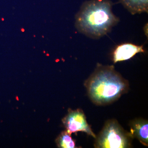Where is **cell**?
I'll return each mask as SVG.
<instances>
[{
    "mask_svg": "<svg viewBox=\"0 0 148 148\" xmlns=\"http://www.w3.org/2000/svg\"><path fill=\"white\" fill-rule=\"evenodd\" d=\"M90 101L99 106L112 104L128 91L129 84L113 66L98 64L84 83Z\"/></svg>",
    "mask_w": 148,
    "mask_h": 148,
    "instance_id": "6da1fadb",
    "label": "cell"
},
{
    "mask_svg": "<svg viewBox=\"0 0 148 148\" xmlns=\"http://www.w3.org/2000/svg\"><path fill=\"white\" fill-rule=\"evenodd\" d=\"M109 0H90L84 3L75 16L79 32L90 38H100L110 32L119 21Z\"/></svg>",
    "mask_w": 148,
    "mask_h": 148,
    "instance_id": "7a4b0ae2",
    "label": "cell"
},
{
    "mask_svg": "<svg viewBox=\"0 0 148 148\" xmlns=\"http://www.w3.org/2000/svg\"><path fill=\"white\" fill-rule=\"evenodd\" d=\"M95 139V148H126L131 147L133 137L117 121L111 119L106 122Z\"/></svg>",
    "mask_w": 148,
    "mask_h": 148,
    "instance_id": "3957f363",
    "label": "cell"
},
{
    "mask_svg": "<svg viewBox=\"0 0 148 148\" xmlns=\"http://www.w3.org/2000/svg\"><path fill=\"white\" fill-rule=\"evenodd\" d=\"M66 131L70 134L77 132H85L92 138L96 135L86 121L85 115L82 110H70L62 120Z\"/></svg>",
    "mask_w": 148,
    "mask_h": 148,
    "instance_id": "277c9868",
    "label": "cell"
},
{
    "mask_svg": "<svg viewBox=\"0 0 148 148\" xmlns=\"http://www.w3.org/2000/svg\"><path fill=\"white\" fill-rule=\"evenodd\" d=\"M143 46L135 45L132 43H124L118 46L113 53L114 63L126 61L139 53L145 52Z\"/></svg>",
    "mask_w": 148,
    "mask_h": 148,
    "instance_id": "5b68a950",
    "label": "cell"
},
{
    "mask_svg": "<svg viewBox=\"0 0 148 148\" xmlns=\"http://www.w3.org/2000/svg\"><path fill=\"white\" fill-rule=\"evenodd\" d=\"M147 121L137 119L130 123V133L133 138H137L144 145H148Z\"/></svg>",
    "mask_w": 148,
    "mask_h": 148,
    "instance_id": "8992f818",
    "label": "cell"
},
{
    "mask_svg": "<svg viewBox=\"0 0 148 148\" xmlns=\"http://www.w3.org/2000/svg\"><path fill=\"white\" fill-rule=\"evenodd\" d=\"M119 1L132 15L148 13V0H119Z\"/></svg>",
    "mask_w": 148,
    "mask_h": 148,
    "instance_id": "52a82bcc",
    "label": "cell"
},
{
    "mask_svg": "<svg viewBox=\"0 0 148 148\" xmlns=\"http://www.w3.org/2000/svg\"><path fill=\"white\" fill-rule=\"evenodd\" d=\"M58 147L62 148H76L75 143L72 139L71 134L67 131L62 132L56 140Z\"/></svg>",
    "mask_w": 148,
    "mask_h": 148,
    "instance_id": "ba28073f",
    "label": "cell"
}]
</instances>
